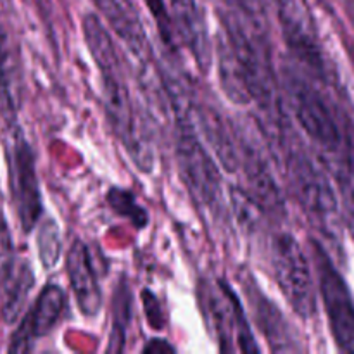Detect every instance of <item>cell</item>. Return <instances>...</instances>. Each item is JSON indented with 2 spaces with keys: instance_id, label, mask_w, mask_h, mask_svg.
Returning a JSON list of instances; mask_svg holds the SVG:
<instances>
[{
  "instance_id": "6da1fadb",
  "label": "cell",
  "mask_w": 354,
  "mask_h": 354,
  "mask_svg": "<svg viewBox=\"0 0 354 354\" xmlns=\"http://www.w3.org/2000/svg\"><path fill=\"white\" fill-rule=\"evenodd\" d=\"M270 138L275 140L290 194L296 197L301 207L320 221L335 216L337 196L334 187L322 166L301 147L299 140L290 131V124L286 123Z\"/></svg>"
},
{
  "instance_id": "7a4b0ae2",
  "label": "cell",
  "mask_w": 354,
  "mask_h": 354,
  "mask_svg": "<svg viewBox=\"0 0 354 354\" xmlns=\"http://www.w3.org/2000/svg\"><path fill=\"white\" fill-rule=\"evenodd\" d=\"M283 93L289 111L306 137L330 159L341 152L346 142V121H339L328 100L306 78V73L283 69Z\"/></svg>"
},
{
  "instance_id": "3957f363",
  "label": "cell",
  "mask_w": 354,
  "mask_h": 354,
  "mask_svg": "<svg viewBox=\"0 0 354 354\" xmlns=\"http://www.w3.org/2000/svg\"><path fill=\"white\" fill-rule=\"evenodd\" d=\"M270 261L280 292L294 313L303 320L317 315V283L310 261L292 234L273 235L270 244Z\"/></svg>"
},
{
  "instance_id": "277c9868",
  "label": "cell",
  "mask_w": 354,
  "mask_h": 354,
  "mask_svg": "<svg viewBox=\"0 0 354 354\" xmlns=\"http://www.w3.org/2000/svg\"><path fill=\"white\" fill-rule=\"evenodd\" d=\"M204 315L223 353H259L241 301L225 280L199 283Z\"/></svg>"
},
{
  "instance_id": "5b68a950",
  "label": "cell",
  "mask_w": 354,
  "mask_h": 354,
  "mask_svg": "<svg viewBox=\"0 0 354 354\" xmlns=\"http://www.w3.org/2000/svg\"><path fill=\"white\" fill-rule=\"evenodd\" d=\"M311 251H313L318 292L327 311L335 346L342 353H354V299L348 282L320 242L311 241Z\"/></svg>"
},
{
  "instance_id": "8992f818",
  "label": "cell",
  "mask_w": 354,
  "mask_h": 354,
  "mask_svg": "<svg viewBox=\"0 0 354 354\" xmlns=\"http://www.w3.org/2000/svg\"><path fill=\"white\" fill-rule=\"evenodd\" d=\"M275 7L282 38L290 55L303 66L306 75L327 82V59L310 10L301 0H275Z\"/></svg>"
},
{
  "instance_id": "52a82bcc",
  "label": "cell",
  "mask_w": 354,
  "mask_h": 354,
  "mask_svg": "<svg viewBox=\"0 0 354 354\" xmlns=\"http://www.w3.org/2000/svg\"><path fill=\"white\" fill-rule=\"evenodd\" d=\"M9 173L10 194L16 204L17 218L23 230L31 232L37 227L44 207H41L40 183H38L33 149L23 137L21 130L14 133L12 145L9 149Z\"/></svg>"
},
{
  "instance_id": "ba28073f",
  "label": "cell",
  "mask_w": 354,
  "mask_h": 354,
  "mask_svg": "<svg viewBox=\"0 0 354 354\" xmlns=\"http://www.w3.org/2000/svg\"><path fill=\"white\" fill-rule=\"evenodd\" d=\"M239 149H241V168L244 169L245 183H248L245 189L261 206L266 218L280 220L286 216V199L265 154L258 147V142L245 131H239Z\"/></svg>"
},
{
  "instance_id": "9c48e42d",
  "label": "cell",
  "mask_w": 354,
  "mask_h": 354,
  "mask_svg": "<svg viewBox=\"0 0 354 354\" xmlns=\"http://www.w3.org/2000/svg\"><path fill=\"white\" fill-rule=\"evenodd\" d=\"M66 310V292L55 283H47L41 289L40 296L35 301L33 308L26 313L16 334L12 335L9 351L28 353L33 348L35 339L44 337L54 330Z\"/></svg>"
},
{
  "instance_id": "30bf717a",
  "label": "cell",
  "mask_w": 354,
  "mask_h": 354,
  "mask_svg": "<svg viewBox=\"0 0 354 354\" xmlns=\"http://www.w3.org/2000/svg\"><path fill=\"white\" fill-rule=\"evenodd\" d=\"M244 290L249 299L252 318H254L261 334L265 335L270 349L273 353L301 351L297 334L294 332L290 322L283 317L279 306L270 297H266L265 292L256 286L252 277L248 275V279H244Z\"/></svg>"
},
{
  "instance_id": "8fae6325",
  "label": "cell",
  "mask_w": 354,
  "mask_h": 354,
  "mask_svg": "<svg viewBox=\"0 0 354 354\" xmlns=\"http://www.w3.org/2000/svg\"><path fill=\"white\" fill-rule=\"evenodd\" d=\"M106 23L116 35L131 57L137 59L144 68H149L151 45L142 23L140 12L133 0H92Z\"/></svg>"
},
{
  "instance_id": "7c38bea8",
  "label": "cell",
  "mask_w": 354,
  "mask_h": 354,
  "mask_svg": "<svg viewBox=\"0 0 354 354\" xmlns=\"http://www.w3.org/2000/svg\"><path fill=\"white\" fill-rule=\"evenodd\" d=\"M173 28L180 47L187 48L203 73L209 71L211 41L197 0H168Z\"/></svg>"
},
{
  "instance_id": "4fadbf2b",
  "label": "cell",
  "mask_w": 354,
  "mask_h": 354,
  "mask_svg": "<svg viewBox=\"0 0 354 354\" xmlns=\"http://www.w3.org/2000/svg\"><path fill=\"white\" fill-rule=\"evenodd\" d=\"M66 272L78 310L86 318L97 317L102 310V290L88 248L80 239H75L69 245L66 256Z\"/></svg>"
},
{
  "instance_id": "5bb4252c",
  "label": "cell",
  "mask_w": 354,
  "mask_h": 354,
  "mask_svg": "<svg viewBox=\"0 0 354 354\" xmlns=\"http://www.w3.org/2000/svg\"><path fill=\"white\" fill-rule=\"evenodd\" d=\"M194 118H197L201 130L206 135L207 144L213 147L214 154L228 171L241 168V149H239V133L234 127L225 121L223 114L209 104H194Z\"/></svg>"
},
{
  "instance_id": "9a60e30c",
  "label": "cell",
  "mask_w": 354,
  "mask_h": 354,
  "mask_svg": "<svg viewBox=\"0 0 354 354\" xmlns=\"http://www.w3.org/2000/svg\"><path fill=\"white\" fill-rule=\"evenodd\" d=\"M35 286L30 263L9 258L0 268V317L6 324H16L26 306Z\"/></svg>"
},
{
  "instance_id": "2e32d148",
  "label": "cell",
  "mask_w": 354,
  "mask_h": 354,
  "mask_svg": "<svg viewBox=\"0 0 354 354\" xmlns=\"http://www.w3.org/2000/svg\"><path fill=\"white\" fill-rule=\"evenodd\" d=\"M23 100V69L16 45L0 30V107L12 123Z\"/></svg>"
},
{
  "instance_id": "e0dca14e",
  "label": "cell",
  "mask_w": 354,
  "mask_h": 354,
  "mask_svg": "<svg viewBox=\"0 0 354 354\" xmlns=\"http://www.w3.org/2000/svg\"><path fill=\"white\" fill-rule=\"evenodd\" d=\"M218 47V75H220V85L223 88V93L239 106H248L252 102L249 90L245 86L244 76H242L241 68L237 64V59L232 54L230 47L223 37L220 35L216 41Z\"/></svg>"
},
{
  "instance_id": "ac0fdd59",
  "label": "cell",
  "mask_w": 354,
  "mask_h": 354,
  "mask_svg": "<svg viewBox=\"0 0 354 354\" xmlns=\"http://www.w3.org/2000/svg\"><path fill=\"white\" fill-rule=\"evenodd\" d=\"M131 318V292L124 279L118 283L113 301V328L109 334V353H121L127 342L128 324Z\"/></svg>"
},
{
  "instance_id": "d6986e66",
  "label": "cell",
  "mask_w": 354,
  "mask_h": 354,
  "mask_svg": "<svg viewBox=\"0 0 354 354\" xmlns=\"http://www.w3.org/2000/svg\"><path fill=\"white\" fill-rule=\"evenodd\" d=\"M107 206L121 218H127L133 227L144 228L149 225V214L145 207L137 203L133 194L121 187H113L106 196Z\"/></svg>"
},
{
  "instance_id": "ffe728a7",
  "label": "cell",
  "mask_w": 354,
  "mask_h": 354,
  "mask_svg": "<svg viewBox=\"0 0 354 354\" xmlns=\"http://www.w3.org/2000/svg\"><path fill=\"white\" fill-rule=\"evenodd\" d=\"M230 197H232V209H234V216L237 220V223L241 227H244L245 230L254 232L256 227L259 225V221L263 218H266L265 211L261 209L258 203H256L254 197L251 196L248 189H242V187H232L230 189Z\"/></svg>"
},
{
  "instance_id": "44dd1931",
  "label": "cell",
  "mask_w": 354,
  "mask_h": 354,
  "mask_svg": "<svg viewBox=\"0 0 354 354\" xmlns=\"http://www.w3.org/2000/svg\"><path fill=\"white\" fill-rule=\"evenodd\" d=\"M38 254H40V261L44 268H52L57 265L59 258H61L62 242H61V232H59L57 223L54 220L41 221L40 230H38Z\"/></svg>"
},
{
  "instance_id": "7402d4cb",
  "label": "cell",
  "mask_w": 354,
  "mask_h": 354,
  "mask_svg": "<svg viewBox=\"0 0 354 354\" xmlns=\"http://www.w3.org/2000/svg\"><path fill=\"white\" fill-rule=\"evenodd\" d=\"M145 3H147L152 17H154L156 26H158V31H159V37H161L166 50H168L169 54H175L176 47H180V45H178V40H176L175 28H173L171 14H169V9H166L165 0H145Z\"/></svg>"
},
{
  "instance_id": "603a6c76",
  "label": "cell",
  "mask_w": 354,
  "mask_h": 354,
  "mask_svg": "<svg viewBox=\"0 0 354 354\" xmlns=\"http://www.w3.org/2000/svg\"><path fill=\"white\" fill-rule=\"evenodd\" d=\"M142 303H144L145 317H147L151 327L156 328V330H161L162 325H165V315H162V306L158 297H156V294L151 292V290H144L142 292Z\"/></svg>"
},
{
  "instance_id": "cb8c5ba5",
  "label": "cell",
  "mask_w": 354,
  "mask_h": 354,
  "mask_svg": "<svg viewBox=\"0 0 354 354\" xmlns=\"http://www.w3.org/2000/svg\"><path fill=\"white\" fill-rule=\"evenodd\" d=\"M10 249H12L10 232H9V227H7L6 216H3L2 209H0V259L9 258Z\"/></svg>"
},
{
  "instance_id": "d4e9b609",
  "label": "cell",
  "mask_w": 354,
  "mask_h": 354,
  "mask_svg": "<svg viewBox=\"0 0 354 354\" xmlns=\"http://www.w3.org/2000/svg\"><path fill=\"white\" fill-rule=\"evenodd\" d=\"M142 353L168 354V353H175V348H173L168 341H162V339H151V341H147V344L142 348Z\"/></svg>"
},
{
  "instance_id": "484cf974",
  "label": "cell",
  "mask_w": 354,
  "mask_h": 354,
  "mask_svg": "<svg viewBox=\"0 0 354 354\" xmlns=\"http://www.w3.org/2000/svg\"><path fill=\"white\" fill-rule=\"evenodd\" d=\"M344 9H346V14H348L349 21H351V26L354 30V0H344Z\"/></svg>"
}]
</instances>
